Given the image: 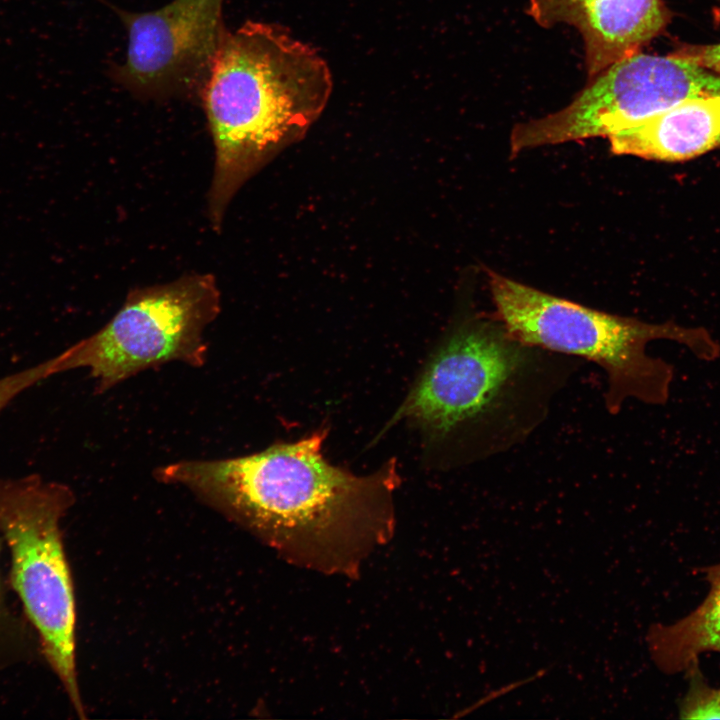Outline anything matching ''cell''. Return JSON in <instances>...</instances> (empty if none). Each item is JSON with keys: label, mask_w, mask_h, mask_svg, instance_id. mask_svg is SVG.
<instances>
[{"label": "cell", "mask_w": 720, "mask_h": 720, "mask_svg": "<svg viewBox=\"0 0 720 720\" xmlns=\"http://www.w3.org/2000/svg\"><path fill=\"white\" fill-rule=\"evenodd\" d=\"M720 94V76L684 61L641 51L608 66L564 108L517 123L511 157L545 145L609 137L639 125L675 104Z\"/></svg>", "instance_id": "obj_7"}, {"label": "cell", "mask_w": 720, "mask_h": 720, "mask_svg": "<svg viewBox=\"0 0 720 720\" xmlns=\"http://www.w3.org/2000/svg\"><path fill=\"white\" fill-rule=\"evenodd\" d=\"M219 312L210 274L133 289L104 327L55 357L57 372L87 369L97 391L105 392L169 362L201 367L208 353L204 331Z\"/></svg>", "instance_id": "obj_6"}, {"label": "cell", "mask_w": 720, "mask_h": 720, "mask_svg": "<svg viewBox=\"0 0 720 720\" xmlns=\"http://www.w3.org/2000/svg\"><path fill=\"white\" fill-rule=\"evenodd\" d=\"M615 155L685 161L720 146V94L683 100L608 137Z\"/></svg>", "instance_id": "obj_10"}, {"label": "cell", "mask_w": 720, "mask_h": 720, "mask_svg": "<svg viewBox=\"0 0 720 720\" xmlns=\"http://www.w3.org/2000/svg\"><path fill=\"white\" fill-rule=\"evenodd\" d=\"M495 316L515 340L551 353L596 363L607 378L605 404L616 414L628 399L664 404L672 366L647 354L655 340H672L712 361L720 346L703 328L655 324L609 314L559 298L487 270Z\"/></svg>", "instance_id": "obj_4"}, {"label": "cell", "mask_w": 720, "mask_h": 720, "mask_svg": "<svg viewBox=\"0 0 720 720\" xmlns=\"http://www.w3.org/2000/svg\"><path fill=\"white\" fill-rule=\"evenodd\" d=\"M713 17L715 23L720 25V4L713 9ZM672 54L720 76V43L711 45H682Z\"/></svg>", "instance_id": "obj_14"}, {"label": "cell", "mask_w": 720, "mask_h": 720, "mask_svg": "<svg viewBox=\"0 0 720 720\" xmlns=\"http://www.w3.org/2000/svg\"><path fill=\"white\" fill-rule=\"evenodd\" d=\"M708 583L704 599L671 623L652 625L646 637L655 666L664 674L684 671L704 653H720V562L702 569Z\"/></svg>", "instance_id": "obj_11"}, {"label": "cell", "mask_w": 720, "mask_h": 720, "mask_svg": "<svg viewBox=\"0 0 720 720\" xmlns=\"http://www.w3.org/2000/svg\"><path fill=\"white\" fill-rule=\"evenodd\" d=\"M556 353L512 338L479 314L454 322L388 427L407 420L431 441L461 440L472 457L498 453L543 419L567 366Z\"/></svg>", "instance_id": "obj_3"}, {"label": "cell", "mask_w": 720, "mask_h": 720, "mask_svg": "<svg viewBox=\"0 0 720 720\" xmlns=\"http://www.w3.org/2000/svg\"><path fill=\"white\" fill-rule=\"evenodd\" d=\"M527 8L542 28L566 25L576 29L590 79L640 52L670 21L662 0H528Z\"/></svg>", "instance_id": "obj_9"}, {"label": "cell", "mask_w": 720, "mask_h": 720, "mask_svg": "<svg viewBox=\"0 0 720 720\" xmlns=\"http://www.w3.org/2000/svg\"><path fill=\"white\" fill-rule=\"evenodd\" d=\"M327 434L320 428L240 457L177 461L155 476L190 489L287 560L351 576L392 536L400 477L395 459L364 476L331 464L322 453Z\"/></svg>", "instance_id": "obj_1"}, {"label": "cell", "mask_w": 720, "mask_h": 720, "mask_svg": "<svg viewBox=\"0 0 720 720\" xmlns=\"http://www.w3.org/2000/svg\"><path fill=\"white\" fill-rule=\"evenodd\" d=\"M332 88L325 59L284 28L247 21L226 31L200 93L215 146V229L242 184L319 117Z\"/></svg>", "instance_id": "obj_2"}, {"label": "cell", "mask_w": 720, "mask_h": 720, "mask_svg": "<svg viewBox=\"0 0 720 720\" xmlns=\"http://www.w3.org/2000/svg\"><path fill=\"white\" fill-rule=\"evenodd\" d=\"M222 8L223 0H173L153 11H118L128 45L117 80L144 97L200 95L226 33Z\"/></svg>", "instance_id": "obj_8"}, {"label": "cell", "mask_w": 720, "mask_h": 720, "mask_svg": "<svg viewBox=\"0 0 720 720\" xmlns=\"http://www.w3.org/2000/svg\"><path fill=\"white\" fill-rule=\"evenodd\" d=\"M1 602H2V597H1V587H0V608H1Z\"/></svg>", "instance_id": "obj_15"}, {"label": "cell", "mask_w": 720, "mask_h": 720, "mask_svg": "<svg viewBox=\"0 0 720 720\" xmlns=\"http://www.w3.org/2000/svg\"><path fill=\"white\" fill-rule=\"evenodd\" d=\"M72 491L33 476L0 480V532L11 554V585L43 654L75 712L85 718L76 670V607L60 522Z\"/></svg>", "instance_id": "obj_5"}, {"label": "cell", "mask_w": 720, "mask_h": 720, "mask_svg": "<svg viewBox=\"0 0 720 720\" xmlns=\"http://www.w3.org/2000/svg\"><path fill=\"white\" fill-rule=\"evenodd\" d=\"M686 689L678 703L681 719H720V686H711L699 660L685 671Z\"/></svg>", "instance_id": "obj_12"}, {"label": "cell", "mask_w": 720, "mask_h": 720, "mask_svg": "<svg viewBox=\"0 0 720 720\" xmlns=\"http://www.w3.org/2000/svg\"><path fill=\"white\" fill-rule=\"evenodd\" d=\"M55 359L0 379V411L19 393L36 382L56 374Z\"/></svg>", "instance_id": "obj_13"}]
</instances>
